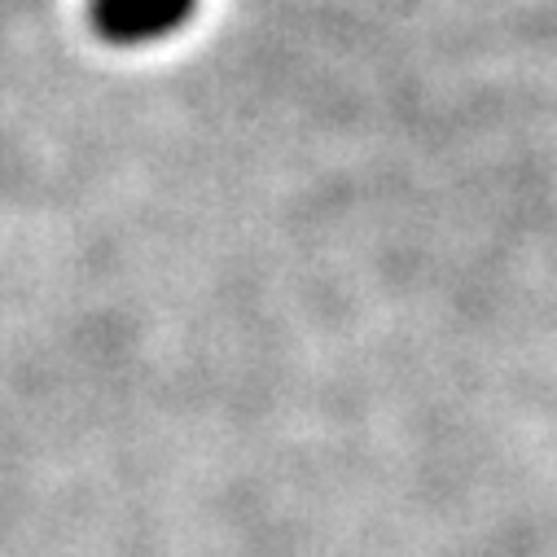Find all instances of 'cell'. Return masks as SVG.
I'll return each mask as SVG.
<instances>
[{"instance_id":"cell-1","label":"cell","mask_w":557,"mask_h":557,"mask_svg":"<svg viewBox=\"0 0 557 557\" xmlns=\"http://www.w3.org/2000/svg\"><path fill=\"white\" fill-rule=\"evenodd\" d=\"M185 14V0H101V23L114 36H154Z\"/></svg>"}]
</instances>
